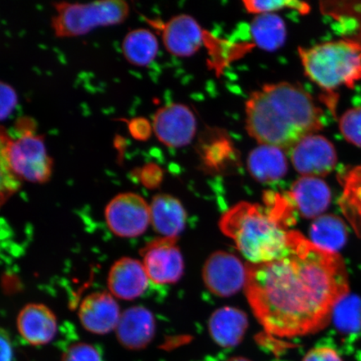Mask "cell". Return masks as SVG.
<instances>
[{"label":"cell","mask_w":361,"mask_h":361,"mask_svg":"<svg viewBox=\"0 0 361 361\" xmlns=\"http://www.w3.org/2000/svg\"><path fill=\"white\" fill-rule=\"evenodd\" d=\"M247 265L248 303L265 331L279 338L322 331L331 322L338 302L350 293L341 257L293 230L277 259Z\"/></svg>","instance_id":"1"},{"label":"cell","mask_w":361,"mask_h":361,"mask_svg":"<svg viewBox=\"0 0 361 361\" xmlns=\"http://www.w3.org/2000/svg\"><path fill=\"white\" fill-rule=\"evenodd\" d=\"M248 134L262 145L290 152L307 135L323 128V111L312 97L297 85L281 82L265 85L246 103Z\"/></svg>","instance_id":"2"},{"label":"cell","mask_w":361,"mask_h":361,"mask_svg":"<svg viewBox=\"0 0 361 361\" xmlns=\"http://www.w3.org/2000/svg\"><path fill=\"white\" fill-rule=\"evenodd\" d=\"M266 206L242 202L220 220L221 231L232 239L250 264L267 263L286 250L293 223L290 200L278 193L266 194Z\"/></svg>","instance_id":"3"},{"label":"cell","mask_w":361,"mask_h":361,"mask_svg":"<svg viewBox=\"0 0 361 361\" xmlns=\"http://www.w3.org/2000/svg\"><path fill=\"white\" fill-rule=\"evenodd\" d=\"M299 54L305 74L319 87L352 88L361 80V45L353 40H334L300 48Z\"/></svg>","instance_id":"4"},{"label":"cell","mask_w":361,"mask_h":361,"mask_svg":"<svg viewBox=\"0 0 361 361\" xmlns=\"http://www.w3.org/2000/svg\"><path fill=\"white\" fill-rule=\"evenodd\" d=\"M56 15L51 28L57 38H72L87 35L99 27L123 24L128 19L130 6L123 0H102L88 4H53Z\"/></svg>","instance_id":"5"},{"label":"cell","mask_w":361,"mask_h":361,"mask_svg":"<svg viewBox=\"0 0 361 361\" xmlns=\"http://www.w3.org/2000/svg\"><path fill=\"white\" fill-rule=\"evenodd\" d=\"M0 147L1 164L21 182L43 184L51 179L54 161L48 154L44 135L27 134L13 139L2 126Z\"/></svg>","instance_id":"6"},{"label":"cell","mask_w":361,"mask_h":361,"mask_svg":"<svg viewBox=\"0 0 361 361\" xmlns=\"http://www.w3.org/2000/svg\"><path fill=\"white\" fill-rule=\"evenodd\" d=\"M105 219L107 227L116 236H141L151 225L150 203L137 193H120L108 203Z\"/></svg>","instance_id":"7"},{"label":"cell","mask_w":361,"mask_h":361,"mask_svg":"<svg viewBox=\"0 0 361 361\" xmlns=\"http://www.w3.org/2000/svg\"><path fill=\"white\" fill-rule=\"evenodd\" d=\"M202 279L207 290L214 295L232 296L245 288L247 265L230 252L216 251L203 265Z\"/></svg>","instance_id":"8"},{"label":"cell","mask_w":361,"mask_h":361,"mask_svg":"<svg viewBox=\"0 0 361 361\" xmlns=\"http://www.w3.org/2000/svg\"><path fill=\"white\" fill-rule=\"evenodd\" d=\"M142 264L152 283L165 286L177 283L184 273V259L177 238H164L149 243L142 250Z\"/></svg>","instance_id":"9"},{"label":"cell","mask_w":361,"mask_h":361,"mask_svg":"<svg viewBox=\"0 0 361 361\" xmlns=\"http://www.w3.org/2000/svg\"><path fill=\"white\" fill-rule=\"evenodd\" d=\"M290 154L293 168L305 177H326L335 170L338 161L335 146L317 133L302 139Z\"/></svg>","instance_id":"10"},{"label":"cell","mask_w":361,"mask_h":361,"mask_svg":"<svg viewBox=\"0 0 361 361\" xmlns=\"http://www.w3.org/2000/svg\"><path fill=\"white\" fill-rule=\"evenodd\" d=\"M158 141L171 148L186 147L195 137L197 120L190 108L173 103L158 109L152 120Z\"/></svg>","instance_id":"11"},{"label":"cell","mask_w":361,"mask_h":361,"mask_svg":"<svg viewBox=\"0 0 361 361\" xmlns=\"http://www.w3.org/2000/svg\"><path fill=\"white\" fill-rule=\"evenodd\" d=\"M121 312L116 299L109 292H94L85 298L78 316L81 326L94 335L116 331Z\"/></svg>","instance_id":"12"},{"label":"cell","mask_w":361,"mask_h":361,"mask_svg":"<svg viewBox=\"0 0 361 361\" xmlns=\"http://www.w3.org/2000/svg\"><path fill=\"white\" fill-rule=\"evenodd\" d=\"M160 30L166 51L178 57L194 55L205 42L200 25L194 18L183 13L164 23Z\"/></svg>","instance_id":"13"},{"label":"cell","mask_w":361,"mask_h":361,"mask_svg":"<svg viewBox=\"0 0 361 361\" xmlns=\"http://www.w3.org/2000/svg\"><path fill=\"white\" fill-rule=\"evenodd\" d=\"M150 279L142 261L123 257L111 266L107 286L116 299L130 301L146 292Z\"/></svg>","instance_id":"14"},{"label":"cell","mask_w":361,"mask_h":361,"mask_svg":"<svg viewBox=\"0 0 361 361\" xmlns=\"http://www.w3.org/2000/svg\"><path fill=\"white\" fill-rule=\"evenodd\" d=\"M115 331L117 340L125 348L133 350L146 348L155 336L154 315L146 307H130L121 313Z\"/></svg>","instance_id":"15"},{"label":"cell","mask_w":361,"mask_h":361,"mask_svg":"<svg viewBox=\"0 0 361 361\" xmlns=\"http://www.w3.org/2000/svg\"><path fill=\"white\" fill-rule=\"evenodd\" d=\"M288 200L305 219H317L326 211L331 202V191L320 178L302 176L292 184Z\"/></svg>","instance_id":"16"},{"label":"cell","mask_w":361,"mask_h":361,"mask_svg":"<svg viewBox=\"0 0 361 361\" xmlns=\"http://www.w3.org/2000/svg\"><path fill=\"white\" fill-rule=\"evenodd\" d=\"M16 323L20 336L30 345H47L56 336V316L48 306L43 304L26 305L18 314Z\"/></svg>","instance_id":"17"},{"label":"cell","mask_w":361,"mask_h":361,"mask_svg":"<svg viewBox=\"0 0 361 361\" xmlns=\"http://www.w3.org/2000/svg\"><path fill=\"white\" fill-rule=\"evenodd\" d=\"M150 218L157 233L177 238L186 227L187 212L178 198L170 194H157L150 202Z\"/></svg>","instance_id":"18"},{"label":"cell","mask_w":361,"mask_h":361,"mask_svg":"<svg viewBox=\"0 0 361 361\" xmlns=\"http://www.w3.org/2000/svg\"><path fill=\"white\" fill-rule=\"evenodd\" d=\"M248 327L247 314L233 307L214 311L209 320V332L216 345L232 348L243 341Z\"/></svg>","instance_id":"19"},{"label":"cell","mask_w":361,"mask_h":361,"mask_svg":"<svg viewBox=\"0 0 361 361\" xmlns=\"http://www.w3.org/2000/svg\"><path fill=\"white\" fill-rule=\"evenodd\" d=\"M247 166L248 173L258 182H277L287 173L286 152L277 147L259 144L248 155Z\"/></svg>","instance_id":"20"},{"label":"cell","mask_w":361,"mask_h":361,"mask_svg":"<svg viewBox=\"0 0 361 361\" xmlns=\"http://www.w3.org/2000/svg\"><path fill=\"white\" fill-rule=\"evenodd\" d=\"M310 241L332 252L340 251L348 238L347 226L340 216L323 214L315 219L310 230Z\"/></svg>","instance_id":"21"},{"label":"cell","mask_w":361,"mask_h":361,"mask_svg":"<svg viewBox=\"0 0 361 361\" xmlns=\"http://www.w3.org/2000/svg\"><path fill=\"white\" fill-rule=\"evenodd\" d=\"M158 48L154 33L147 29H137L126 34L121 44L123 56L130 64L146 67L155 60Z\"/></svg>","instance_id":"22"},{"label":"cell","mask_w":361,"mask_h":361,"mask_svg":"<svg viewBox=\"0 0 361 361\" xmlns=\"http://www.w3.org/2000/svg\"><path fill=\"white\" fill-rule=\"evenodd\" d=\"M252 40L261 49L274 51L283 47L287 30L281 17L275 13H262L252 20L250 25Z\"/></svg>","instance_id":"23"},{"label":"cell","mask_w":361,"mask_h":361,"mask_svg":"<svg viewBox=\"0 0 361 361\" xmlns=\"http://www.w3.org/2000/svg\"><path fill=\"white\" fill-rule=\"evenodd\" d=\"M341 209L361 237V164L349 169L341 178Z\"/></svg>","instance_id":"24"},{"label":"cell","mask_w":361,"mask_h":361,"mask_svg":"<svg viewBox=\"0 0 361 361\" xmlns=\"http://www.w3.org/2000/svg\"><path fill=\"white\" fill-rule=\"evenodd\" d=\"M332 320L338 332L344 336L361 333V298L348 293L333 311Z\"/></svg>","instance_id":"25"},{"label":"cell","mask_w":361,"mask_h":361,"mask_svg":"<svg viewBox=\"0 0 361 361\" xmlns=\"http://www.w3.org/2000/svg\"><path fill=\"white\" fill-rule=\"evenodd\" d=\"M333 15L348 27L349 34L345 39L361 45V1L341 3Z\"/></svg>","instance_id":"26"},{"label":"cell","mask_w":361,"mask_h":361,"mask_svg":"<svg viewBox=\"0 0 361 361\" xmlns=\"http://www.w3.org/2000/svg\"><path fill=\"white\" fill-rule=\"evenodd\" d=\"M246 10L255 15H262V13H274L284 8H291L301 13H309L310 7L308 4L300 1H291V0H247L243 1Z\"/></svg>","instance_id":"27"},{"label":"cell","mask_w":361,"mask_h":361,"mask_svg":"<svg viewBox=\"0 0 361 361\" xmlns=\"http://www.w3.org/2000/svg\"><path fill=\"white\" fill-rule=\"evenodd\" d=\"M338 128L347 142L361 148V106L352 107L343 113Z\"/></svg>","instance_id":"28"},{"label":"cell","mask_w":361,"mask_h":361,"mask_svg":"<svg viewBox=\"0 0 361 361\" xmlns=\"http://www.w3.org/2000/svg\"><path fill=\"white\" fill-rule=\"evenodd\" d=\"M61 361H104L101 350L85 342L75 343L63 353Z\"/></svg>","instance_id":"29"},{"label":"cell","mask_w":361,"mask_h":361,"mask_svg":"<svg viewBox=\"0 0 361 361\" xmlns=\"http://www.w3.org/2000/svg\"><path fill=\"white\" fill-rule=\"evenodd\" d=\"M128 125L129 133L138 142H147L153 133L152 123L145 117L138 116L130 119H120Z\"/></svg>","instance_id":"30"},{"label":"cell","mask_w":361,"mask_h":361,"mask_svg":"<svg viewBox=\"0 0 361 361\" xmlns=\"http://www.w3.org/2000/svg\"><path fill=\"white\" fill-rule=\"evenodd\" d=\"M140 182L148 189H154L160 186L164 177V171L154 162L148 164L138 169Z\"/></svg>","instance_id":"31"},{"label":"cell","mask_w":361,"mask_h":361,"mask_svg":"<svg viewBox=\"0 0 361 361\" xmlns=\"http://www.w3.org/2000/svg\"><path fill=\"white\" fill-rule=\"evenodd\" d=\"M0 99H1L0 117L4 121L12 114L18 103V97L16 90L3 80L0 83Z\"/></svg>","instance_id":"32"},{"label":"cell","mask_w":361,"mask_h":361,"mask_svg":"<svg viewBox=\"0 0 361 361\" xmlns=\"http://www.w3.org/2000/svg\"><path fill=\"white\" fill-rule=\"evenodd\" d=\"M302 361H343V360L336 350L328 346H320L311 349Z\"/></svg>","instance_id":"33"},{"label":"cell","mask_w":361,"mask_h":361,"mask_svg":"<svg viewBox=\"0 0 361 361\" xmlns=\"http://www.w3.org/2000/svg\"><path fill=\"white\" fill-rule=\"evenodd\" d=\"M36 128H37V125H36L35 121L30 118L29 116L20 117V118L16 121L15 125L17 137H20V135H23L36 133Z\"/></svg>","instance_id":"34"},{"label":"cell","mask_w":361,"mask_h":361,"mask_svg":"<svg viewBox=\"0 0 361 361\" xmlns=\"http://www.w3.org/2000/svg\"><path fill=\"white\" fill-rule=\"evenodd\" d=\"M13 353L11 341L8 334L1 333V361H13Z\"/></svg>","instance_id":"35"},{"label":"cell","mask_w":361,"mask_h":361,"mask_svg":"<svg viewBox=\"0 0 361 361\" xmlns=\"http://www.w3.org/2000/svg\"><path fill=\"white\" fill-rule=\"evenodd\" d=\"M228 361H250V360H248L247 359L243 358V357H234V358L228 360Z\"/></svg>","instance_id":"36"}]
</instances>
